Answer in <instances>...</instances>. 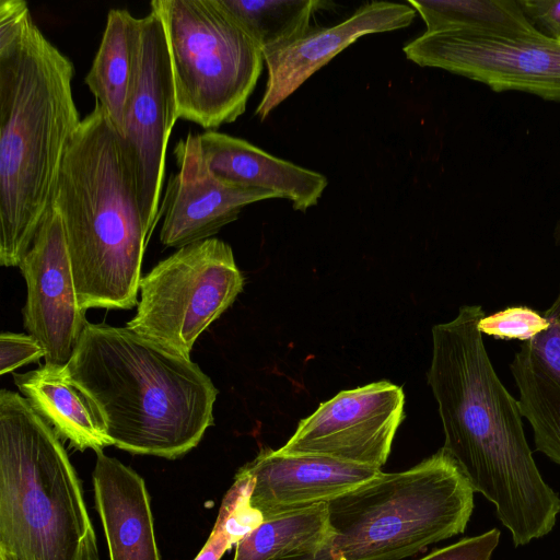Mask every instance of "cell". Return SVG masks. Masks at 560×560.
Masks as SVG:
<instances>
[{
  "mask_svg": "<svg viewBox=\"0 0 560 560\" xmlns=\"http://www.w3.org/2000/svg\"><path fill=\"white\" fill-rule=\"evenodd\" d=\"M198 140L214 176L236 186L268 190L290 200L294 210L315 206L328 185L323 174L273 156L244 139L207 130Z\"/></svg>",
  "mask_w": 560,
  "mask_h": 560,
  "instance_id": "obj_16",
  "label": "cell"
},
{
  "mask_svg": "<svg viewBox=\"0 0 560 560\" xmlns=\"http://www.w3.org/2000/svg\"><path fill=\"white\" fill-rule=\"evenodd\" d=\"M74 66L22 0L0 1V265L19 267L81 119Z\"/></svg>",
  "mask_w": 560,
  "mask_h": 560,
  "instance_id": "obj_2",
  "label": "cell"
},
{
  "mask_svg": "<svg viewBox=\"0 0 560 560\" xmlns=\"http://www.w3.org/2000/svg\"><path fill=\"white\" fill-rule=\"evenodd\" d=\"M13 380L23 397L74 448L96 453L112 445L96 407L63 366L45 363L26 373H13Z\"/></svg>",
  "mask_w": 560,
  "mask_h": 560,
  "instance_id": "obj_19",
  "label": "cell"
},
{
  "mask_svg": "<svg viewBox=\"0 0 560 560\" xmlns=\"http://www.w3.org/2000/svg\"><path fill=\"white\" fill-rule=\"evenodd\" d=\"M243 287L228 243L211 237L189 244L141 278L137 313L126 327L190 359L197 338Z\"/></svg>",
  "mask_w": 560,
  "mask_h": 560,
  "instance_id": "obj_8",
  "label": "cell"
},
{
  "mask_svg": "<svg viewBox=\"0 0 560 560\" xmlns=\"http://www.w3.org/2000/svg\"><path fill=\"white\" fill-rule=\"evenodd\" d=\"M167 43L177 118L211 130L246 109L264 54L220 0H153Z\"/></svg>",
  "mask_w": 560,
  "mask_h": 560,
  "instance_id": "obj_7",
  "label": "cell"
},
{
  "mask_svg": "<svg viewBox=\"0 0 560 560\" xmlns=\"http://www.w3.org/2000/svg\"><path fill=\"white\" fill-rule=\"evenodd\" d=\"M93 486L109 560H161L143 479L98 451Z\"/></svg>",
  "mask_w": 560,
  "mask_h": 560,
  "instance_id": "obj_17",
  "label": "cell"
},
{
  "mask_svg": "<svg viewBox=\"0 0 560 560\" xmlns=\"http://www.w3.org/2000/svg\"><path fill=\"white\" fill-rule=\"evenodd\" d=\"M139 22L136 71L120 138L135 175L142 218L152 235L161 214L166 148L178 118L163 24L153 11Z\"/></svg>",
  "mask_w": 560,
  "mask_h": 560,
  "instance_id": "obj_10",
  "label": "cell"
},
{
  "mask_svg": "<svg viewBox=\"0 0 560 560\" xmlns=\"http://www.w3.org/2000/svg\"><path fill=\"white\" fill-rule=\"evenodd\" d=\"M63 370L96 407L112 445L129 453L175 459L213 424L211 378L127 327L88 322Z\"/></svg>",
  "mask_w": 560,
  "mask_h": 560,
  "instance_id": "obj_3",
  "label": "cell"
},
{
  "mask_svg": "<svg viewBox=\"0 0 560 560\" xmlns=\"http://www.w3.org/2000/svg\"><path fill=\"white\" fill-rule=\"evenodd\" d=\"M82 310L138 304L151 238L121 138L95 103L69 143L52 197Z\"/></svg>",
  "mask_w": 560,
  "mask_h": 560,
  "instance_id": "obj_4",
  "label": "cell"
},
{
  "mask_svg": "<svg viewBox=\"0 0 560 560\" xmlns=\"http://www.w3.org/2000/svg\"><path fill=\"white\" fill-rule=\"evenodd\" d=\"M253 481L241 468L225 493L206 545L195 560H220L233 545L264 521L262 514L250 504Z\"/></svg>",
  "mask_w": 560,
  "mask_h": 560,
  "instance_id": "obj_24",
  "label": "cell"
},
{
  "mask_svg": "<svg viewBox=\"0 0 560 560\" xmlns=\"http://www.w3.org/2000/svg\"><path fill=\"white\" fill-rule=\"evenodd\" d=\"M549 325L548 319L527 306H513L483 316L478 324L481 334L497 339L527 341Z\"/></svg>",
  "mask_w": 560,
  "mask_h": 560,
  "instance_id": "obj_25",
  "label": "cell"
},
{
  "mask_svg": "<svg viewBox=\"0 0 560 560\" xmlns=\"http://www.w3.org/2000/svg\"><path fill=\"white\" fill-rule=\"evenodd\" d=\"M499 539L500 530L492 528L483 534L436 549L419 560H490L499 545Z\"/></svg>",
  "mask_w": 560,
  "mask_h": 560,
  "instance_id": "obj_27",
  "label": "cell"
},
{
  "mask_svg": "<svg viewBox=\"0 0 560 560\" xmlns=\"http://www.w3.org/2000/svg\"><path fill=\"white\" fill-rule=\"evenodd\" d=\"M416 10L408 3L373 1L327 27H311L298 38L264 52L268 78L255 114L264 120L311 75L358 38L409 26Z\"/></svg>",
  "mask_w": 560,
  "mask_h": 560,
  "instance_id": "obj_14",
  "label": "cell"
},
{
  "mask_svg": "<svg viewBox=\"0 0 560 560\" xmlns=\"http://www.w3.org/2000/svg\"><path fill=\"white\" fill-rule=\"evenodd\" d=\"M327 503L265 518L242 538L233 560H283L312 556L330 538Z\"/></svg>",
  "mask_w": 560,
  "mask_h": 560,
  "instance_id": "obj_21",
  "label": "cell"
},
{
  "mask_svg": "<svg viewBox=\"0 0 560 560\" xmlns=\"http://www.w3.org/2000/svg\"><path fill=\"white\" fill-rule=\"evenodd\" d=\"M19 268L27 288L24 327L46 350L45 363L65 366L88 323L74 287L61 217L50 206Z\"/></svg>",
  "mask_w": 560,
  "mask_h": 560,
  "instance_id": "obj_12",
  "label": "cell"
},
{
  "mask_svg": "<svg viewBox=\"0 0 560 560\" xmlns=\"http://www.w3.org/2000/svg\"><path fill=\"white\" fill-rule=\"evenodd\" d=\"M560 40V39H559Z\"/></svg>",
  "mask_w": 560,
  "mask_h": 560,
  "instance_id": "obj_30",
  "label": "cell"
},
{
  "mask_svg": "<svg viewBox=\"0 0 560 560\" xmlns=\"http://www.w3.org/2000/svg\"><path fill=\"white\" fill-rule=\"evenodd\" d=\"M241 469L252 478L250 504L264 520L327 503L382 472L330 457L285 454L269 447Z\"/></svg>",
  "mask_w": 560,
  "mask_h": 560,
  "instance_id": "obj_15",
  "label": "cell"
},
{
  "mask_svg": "<svg viewBox=\"0 0 560 560\" xmlns=\"http://www.w3.org/2000/svg\"><path fill=\"white\" fill-rule=\"evenodd\" d=\"M517 3L538 32L560 39V0H517Z\"/></svg>",
  "mask_w": 560,
  "mask_h": 560,
  "instance_id": "obj_28",
  "label": "cell"
},
{
  "mask_svg": "<svg viewBox=\"0 0 560 560\" xmlns=\"http://www.w3.org/2000/svg\"><path fill=\"white\" fill-rule=\"evenodd\" d=\"M405 395L387 381L342 390L302 419L278 451L381 469L404 419Z\"/></svg>",
  "mask_w": 560,
  "mask_h": 560,
  "instance_id": "obj_11",
  "label": "cell"
},
{
  "mask_svg": "<svg viewBox=\"0 0 560 560\" xmlns=\"http://www.w3.org/2000/svg\"><path fill=\"white\" fill-rule=\"evenodd\" d=\"M555 238L558 245H560V220L558 221V224L555 230Z\"/></svg>",
  "mask_w": 560,
  "mask_h": 560,
  "instance_id": "obj_29",
  "label": "cell"
},
{
  "mask_svg": "<svg viewBox=\"0 0 560 560\" xmlns=\"http://www.w3.org/2000/svg\"><path fill=\"white\" fill-rule=\"evenodd\" d=\"M262 50L278 48L311 28L315 11L329 3L318 0H220Z\"/></svg>",
  "mask_w": 560,
  "mask_h": 560,
  "instance_id": "obj_23",
  "label": "cell"
},
{
  "mask_svg": "<svg viewBox=\"0 0 560 560\" xmlns=\"http://www.w3.org/2000/svg\"><path fill=\"white\" fill-rule=\"evenodd\" d=\"M406 57L488 85L560 101V40L538 34L481 31L423 33L404 46Z\"/></svg>",
  "mask_w": 560,
  "mask_h": 560,
  "instance_id": "obj_9",
  "label": "cell"
},
{
  "mask_svg": "<svg viewBox=\"0 0 560 560\" xmlns=\"http://www.w3.org/2000/svg\"><path fill=\"white\" fill-rule=\"evenodd\" d=\"M178 173L170 180L162 207L160 241L177 249L211 238L235 221L247 205L277 198L268 190L226 183L212 174L198 135L189 132L174 149Z\"/></svg>",
  "mask_w": 560,
  "mask_h": 560,
  "instance_id": "obj_13",
  "label": "cell"
},
{
  "mask_svg": "<svg viewBox=\"0 0 560 560\" xmlns=\"http://www.w3.org/2000/svg\"><path fill=\"white\" fill-rule=\"evenodd\" d=\"M0 560H100L79 477L50 424L0 390Z\"/></svg>",
  "mask_w": 560,
  "mask_h": 560,
  "instance_id": "obj_5",
  "label": "cell"
},
{
  "mask_svg": "<svg viewBox=\"0 0 560 560\" xmlns=\"http://www.w3.org/2000/svg\"><path fill=\"white\" fill-rule=\"evenodd\" d=\"M480 305L432 328L428 384L444 431L443 450L475 492L495 506L515 546L549 534L560 498L542 479L525 438L518 401L501 383L485 348Z\"/></svg>",
  "mask_w": 560,
  "mask_h": 560,
  "instance_id": "obj_1",
  "label": "cell"
},
{
  "mask_svg": "<svg viewBox=\"0 0 560 560\" xmlns=\"http://www.w3.org/2000/svg\"><path fill=\"white\" fill-rule=\"evenodd\" d=\"M475 491L443 448L327 502L331 536L312 556L283 560H399L465 532Z\"/></svg>",
  "mask_w": 560,
  "mask_h": 560,
  "instance_id": "obj_6",
  "label": "cell"
},
{
  "mask_svg": "<svg viewBox=\"0 0 560 560\" xmlns=\"http://www.w3.org/2000/svg\"><path fill=\"white\" fill-rule=\"evenodd\" d=\"M46 350L30 334L2 332L0 335V374L12 373L20 366L45 358Z\"/></svg>",
  "mask_w": 560,
  "mask_h": 560,
  "instance_id": "obj_26",
  "label": "cell"
},
{
  "mask_svg": "<svg viewBox=\"0 0 560 560\" xmlns=\"http://www.w3.org/2000/svg\"><path fill=\"white\" fill-rule=\"evenodd\" d=\"M548 327L524 341L510 364L518 407L529 422L536 450L560 465V289L545 312Z\"/></svg>",
  "mask_w": 560,
  "mask_h": 560,
  "instance_id": "obj_18",
  "label": "cell"
},
{
  "mask_svg": "<svg viewBox=\"0 0 560 560\" xmlns=\"http://www.w3.org/2000/svg\"><path fill=\"white\" fill-rule=\"evenodd\" d=\"M139 18L126 9H112L85 83L96 103L121 137L125 112L133 82Z\"/></svg>",
  "mask_w": 560,
  "mask_h": 560,
  "instance_id": "obj_20",
  "label": "cell"
},
{
  "mask_svg": "<svg viewBox=\"0 0 560 560\" xmlns=\"http://www.w3.org/2000/svg\"><path fill=\"white\" fill-rule=\"evenodd\" d=\"M422 18L425 33L481 31L538 34L517 0H409Z\"/></svg>",
  "mask_w": 560,
  "mask_h": 560,
  "instance_id": "obj_22",
  "label": "cell"
}]
</instances>
